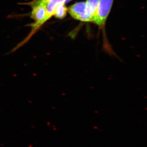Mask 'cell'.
Listing matches in <instances>:
<instances>
[{
  "label": "cell",
  "instance_id": "obj_1",
  "mask_svg": "<svg viewBox=\"0 0 147 147\" xmlns=\"http://www.w3.org/2000/svg\"><path fill=\"white\" fill-rule=\"evenodd\" d=\"M32 10L31 16L34 20V24H32L33 32L36 31L46 21V5L40 0H38L32 3Z\"/></svg>",
  "mask_w": 147,
  "mask_h": 147
},
{
  "label": "cell",
  "instance_id": "obj_5",
  "mask_svg": "<svg viewBox=\"0 0 147 147\" xmlns=\"http://www.w3.org/2000/svg\"><path fill=\"white\" fill-rule=\"evenodd\" d=\"M66 0H49L46 5V21L54 15L55 8L60 4L65 3Z\"/></svg>",
  "mask_w": 147,
  "mask_h": 147
},
{
  "label": "cell",
  "instance_id": "obj_4",
  "mask_svg": "<svg viewBox=\"0 0 147 147\" xmlns=\"http://www.w3.org/2000/svg\"><path fill=\"white\" fill-rule=\"evenodd\" d=\"M100 1V0H86V16L88 22L92 21Z\"/></svg>",
  "mask_w": 147,
  "mask_h": 147
},
{
  "label": "cell",
  "instance_id": "obj_6",
  "mask_svg": "<svg viewBox=\"0 0 147 147\" xmlns=\"http://www.w3.org/2000/svg\"><path fill=\"white\" fill-rule=\"evenodd\" d=\"M67 9L64 3L60 4L55 8L54 15L56 18L62 19L66 16Z\"/></svg>",
  "mask_w": 147,
  "mask_h": 147
},
{
  "label": "cell",
  "instance_id": "obj_3",
  "mask_svg": "<svg viewBox=\"0 0 147 147\" xmlns=\"http://www.w3.org/2000/svg\"><path fill=\"white\" fill-rule=\"evenodd\" d=\"M67 11L74 19L82 21H87L86 16V3H76L71 6Z\"/></svg>",
  "mask_w": 147,
  "mask_h": 147
},
{
  "label": "cell",
  "instance_id": "obj_7",
  "mask_svg": "<svg viewBox=\"0 0 147 147\" xmlns=\"http://www.w3.org/2000/svg\"><path fill=\"white\" fill-rule=\"evenodd\" d=\"M40 1H41L42 2L44 3L47 4V2H48L49 0H40Z\"/></svg>",
  "mask_w": 147,
  "mask_h": 147
},
{
  "label": "cell",
  "instance_id": "obj_2",
  "mask_svg": "<svg viewBox=\"0 0 147 147\" xmlns=\"http://www.w3.org/2000/svg\"><path fill=\"white\" fill-rule=\"evenodd\" d=\"M113 1L114 0H100L92 21L99 26L104 25L111 10Z\"/></svg>",
  "mask_w": 147,
  "mask_h": 147
}]
</instances>
